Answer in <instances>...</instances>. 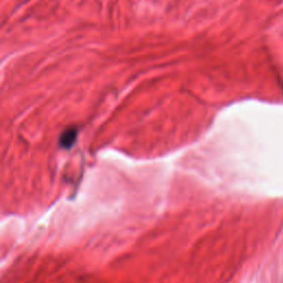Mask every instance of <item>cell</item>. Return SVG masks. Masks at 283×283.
I'll return each mask as SVG.
<instances>
[{
    "label": "cell",
    "mask_w": 283,
    "mask_h": 283,
    "mask_svg": "<svg viewBox=\"0 0 283 283\" xmlns=\"http://www.w3.org/2000/svg\"><path fill=\"white\" fill-rule=\"evenodd\" d=\"M77 134H78V132L75 128L65 129V131L61 135V139H60L61 145L63 147H70L73 144V142L76 140Z\"/></svg>",
    "instance_id": "cell-1"
}]
</instances>
